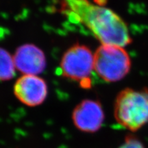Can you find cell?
<instances>
[{"label":"cell","instance_id":"9c48e42d","mask_svg":"<svg viewBox=\"0 0 148 148\" xmlns=\"http://www.w3.org/2000/svg\"><path fill=\"white\" fill-rule=\"evenodd\" d=\"M118 148H145L141 141L134 136L125 138V141Z\"/></svg>","mask_w":148,"mask_h":148},{"label":"cell","instance_id":"7a4b0ae2","mask_svg":"<svg viewBox=\"0 0 148 148\" xmlns=\"http://www.w3.org/2000/svg\"><path fill=\"white\" fill-rule=\"evenodd\" d=\"M116 121L136 132L148 123V88H125L116 96L114 107Z\"/></svg>","mask_w":148,"mask_h":148},{"label":"cell","instance_id":"5b68a950","mask_svg":"<svg viewBox=\"0 0 148 148\" xmlns=\"http://www.w3.org/2000/svg\"><path fill=\"white\" fill-rule=\"evenodd\" d=\"M72 119L74 125L79 130L85 132H95L102 125L104 113L99 101L84 99L73 110Z\"/></svg>","mask_w":148,"mask_h":148},{"label":"cell","instance_id":"52a82bcc","mask_svg":"<svg viewBox=\"0 0 148 148\" xmlns=\"http://www.w3.org/2000/svg\"><path fill=\"white\" fill-rule=\"evenodd\" d=\"M16 69L24 75H36L46 66V58L40 48L32 44H25L16 50L13 56Z\"/></svg>","mask_w":148,"mask_h":148},{"label":"cell","instance_id":"3957f363","mask_svg":"<svg viewBox=\"0 0 148 148\" xmlns=\"http://www.w3.org/2000/svg\"><path fill=\"white\" fill-rule=\"evenodd\" d=\"M131 66L128 53L121 46L101 45L94 53V70L106 82H115L124 78Z\"/></svg>","mask_w":148,"mask_h":148},{"label":"cell","instance_id":"277c9868","mask_svg":"<svg viewBox=\"0 0 148 148\" xmlns=\"http://www.w3.org/2000/svg\"><path fill=\"white\" fill-rule=\"evenodd\" d=\"M94 69V54L86 45L75 44L69 48L61 59L62 75L77 81L82 88L91 87V75Z\"/></svg>","mask_w":148,"mask_h":148},{"label":"cell","instance_id":"ba28073f","mask_svg":"<svg viewBox=\"0 0 148 148\" xmlns=\"http://www.w3.org/2000/svg\"><path fill=\"white\" fill-rule=\"evenodd\" d=\"M15 65L13 57L6 50L0 48V80H9L14 77Z\"/></svg>","mask_w":148,"mask_h":148},{"label":"cell","instance_id":"6da1fadb","mask_svg":"<svg viewBox=\"0 0 148 148\" xmlns=\"http://www.w3.org/2000/svg\"><path fill=\"white\" fill-rule=\"evenodd\" d=\"M60 11L73 22L84 25L102 45L125 47L132 39L127 24L111 9L90 0H59Z\"/></svg>","mask_w":148,"mask_h":148},{"label":"cell","instance_id":"8992f818","mask_svg":"<svg viewBox=\"0 0 148 148\" xmlns=\"http://www.w3.org/2000/svg\"><path fill=\"white\" fill-rule=\"evenodd\" d=\"M14 95L20 101L28 106H36L45 101L47 85L43 79L33 75H23L14 86Z\"/></svg>","mask_w":148,"mask_h":148}]
</instances>
